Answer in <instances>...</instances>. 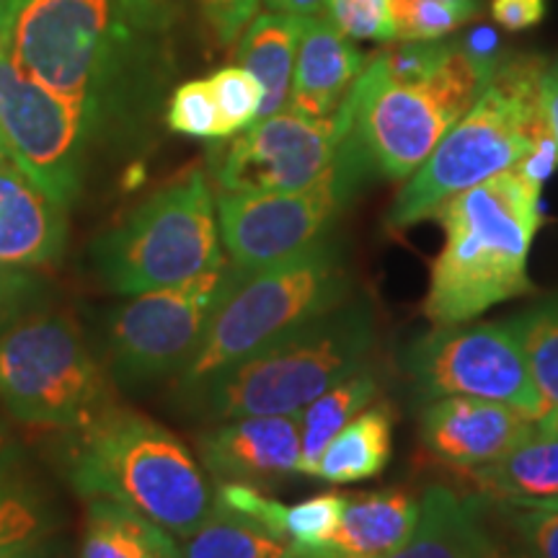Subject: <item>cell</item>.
<instances>
[{
  "label": "cell",
  "instance_id": "14",
  "mask_svg": "<svg viewBox=\"0 0 558 558\" xmlns=\"http://www.w3.org/2000/svg\"><path fill=\"white\" fill-rule=\"evenodd\" d=\"M349 197L352 190L341 179L303 192H218L215 207L230 267L248 275L318 246Z\"/></svg>",
  "mask_w": 558,
  "mask_h": 558
},
{
  "label": "cell",
  "instance_id": "44",
  "mask_svg": "<svg viewBox=\"0 0 558 558\" xmlns=\"http://www.w3.org/2000/svg\"><path fill=\"white\" fill-rule=\"evenodd\" d=\"M486 558H518V556H509V554H497V550H494V554H488Z\"/></svg>",
  "mask_w": 558,
  "mask_h": 558
},
{
  "label": "cell",
  "instance_id": "41",
  "mask_svg": "<svg viewBox=\"0 0 558 558\" xmlns=\"http://www.w3.org/2000/svg\"><path fill=\"white\" fill-rule=\"evenodd\" d=\"M19 458H21V448H19L16 437H13L9 424L0 418V465L13 463V460H19Z\"/></svg>",
  "mask_w": 558,
  "mask_h": 558
},
{
  "label": "cell",
  "instance_id": "15",
  "mask_svg": "<svg viewBox=\"0 0 558 558\" xmlns=\"http://www.w3.org/2000/svg\"><path fill=\"white\" fill-rule=\"evenodd\" d=\"M418 429L432 456L471 473L497 463L538 435V422L507 403L445 396L424 409Z\"/></svg>",
  "mask_w": 558,
  "mask_h": 558
},
{
  "label": "cell",
  "instance_id": "20",
  "mask_svg": "<svg viewBox=\"0 0 558 558\" xmlns=\"http://www.w3.org/2000/svg\"><path fill=\"white\" fill-rule=\"evenodd\" d=\"M494 550V541L481 522L478 501L437 484L418 501L414 533L386 558H486Z\"/></svg>",
  "mask_w": 558,
  "mask_h": 558
},
{
  "label": "cell",
  "instance_id": "31",
  "mask_svg": "<svg viewBox=\"0 0 558 558\" xmlns=\"http://www.w3.org/2000/svg\"><path fill=\"white\" fill-rule=\"evenodd\" d=\"M344 501V494L326 492L288 507V512H284V538L292 546L295 558H311L313 550L324 546L337 533Z\"/></svg>",
  "mask_w": 558,
  "mask_h": 558
},
{
  "label": "cell",
  "instance_id": "11",
  "mask_svg": "<svg viewBox=\"0 0 558 558\" xmlns=\"http://www.w3.org/2000/svg\"><path fill=\"white\" fill-rule=\"evenodd\" d=\"M407 369L427 399L463 396L525 411L538 422L541 396L514 318L437 326L411 344Z\"/></svg>",
  "mask_w": 558,
  "mask_h": 558
},
{
  "label": "cell",
  "instance_id": "29",
  "mask_svg": "<svg viewBox=\"0 0 558 558\" xmlns=\"http://www.w3.org/2000/svg\"><path fill=\"white\" fill-rule=\"evenodd\" d=\"M481 13V0H390L396 39H445Z\"/></svg>",
  "mask_w": 558,
  "mask_h": 558
},
{
  "label": "cell",
  "instance_id": "8",
  "mask_svg": "<svg viewBox=\"0 0 558 558\" xmlns=\"http://www.w3.org/2000/svg\"><path fill=\"white\" fill-rule=\"evenodd\" d=\"M220 243L213 186L205 171L194 169L99 235L90 246V264L107 290L140 295L226 264Z\"/></svg>",
  "mask_w": 558,
  "mask_h": 558
},
{
  "label": "cell",
  "instance_id": "2",
  "mask_svg": "<svg viewBox=\"0 0 558 558\" xmlns=\"http://www.w3.org/2000/svg\"><path fill=\"white\" fill-rule=\"evenodd\" d=\"M541 186L522 169H509L437 207L432 220L442 226L445 243L424 298L432 324H469L535 292L527 256L543 222Z\"/></svg>",
  "mask_w": 558,
  "mask_h": 558
},
{
  "label": "cell",
  "instance_id": "35",
  "mask_svg": "<svg viewBox=\"0 0 558 558\" xmlns=\"http://www.w3.org/2000/svg\"><path fill=\"white\" fill-rule=\"evenodd\" d=\"M509 507V525L533 558H558V512L535 507Z\"/></svg>",
  "mask_w": 558,
  "mask_h": 558
},
{
  "label": "cell",
  "instance_id": "36",
  "mask_svg": "<svg viewBox=\"0 0 558 558\" xmlns=\"http://www.w3.org/2000/svg\"><path fill=\"white\" fill-rule=\"evenodd\" d=\"M207 29L222 47L235 45L251 19L259 13L262 0H197Z\"/></svg>",
  "mask_w": 558,
  "mask_h": 558
},
{
  "label": "cell",
  "instance_id": "24",
  "mask_svg": "<svg viewBox=\"0 0 558 558\" xmlns=\"http://www.w3.org/2000/svg\"><path fill=\"white\" fill-rule=\"evenodd\" d=\"M469 476L505 505L558 497V435H533L497 463Z\"/></svg>",
  "mask_w": 558,
  "mask_h": 558
},
{
  "label": "cell",
  "instance_id": "39",
  "mask_svg": "<svg viewBox=\"0 0 558 558\" xmlns=\"http://www.w3.org/2000/svg\"><path fill=\"white\" fill-rule=\"evenodd\" d=\"M0 558H65V550L50 535V538H39L5 550V554H0Z\"/></svg>",
  "mask_w": 558,
  "mask_h": 558
},
{
  "label": "cell",
  "instance_id": "19",
  "mask_svg": "<svg viewBox=\"0 0 558 558\" xmlns=\"http://www.w3.org/2000/svg\"><path fill=\"white\" fill-rule=\"evenodd\" d=\"M418 501L403 488L347 497L337 533L311 558H386L414 533Z\"/></svg>",
  "mask_w": 558,
  "mask_h": 558
},
{
  "label": "cell",
  "instance_id": "25",
  "mask_svg": "<svg viewBox=\"0 0 558 558\" xmlns=\"http://www.w3.org/2000/svg\"><path fill=\"white\" fill-rule=\"evenodd\" d=\"M179 558H295V554L288 541L215 499L209 518L181 538Z\"/></svg>",
  "mask_w": 558,
  "mask_h": 558
},
{
  "label": "cell",
  "instance_id": "7",
  "mask_svg": "<svg viewBox=\"0 0 558 558\" xmlns=\"http://www.w3.org/2000/svg\"><path fill=\"white\" fill-rule=\"evenodd\" d=\"M354 279L329 239L288 262L248 271L233 282L215 308L202 344L179 373V396L215 373L251 357L262 347L300 329L352 295Z\"/></svg>",
  "mask_w": 558,
  "mask_h": 558
},
{
  "label": "cell",
  "instance_id": "12",
  "mask_svg": "<svg viewBox=\"0 0 558 558\" xmlns=\"http://www.w3.org/2000/svg\"><path fill=\"white\" fill-rule=\"evenodd\" d=\"M344 128L311 120L292 109L256 120L209 153V173L220 192H303L344 173Z\"/></svg>",
  "mask_w": 558,
  "mask_h": 558
},
{
  "label": "cell",
  "instance_id": "38",
  "mask_svg": "<svg viewBox=\"0 0 558 558\" xmlns=\"http://www.w3.org/2000/svg\"><path fill=\"white\" fill-rule=\"evenodd\" d=\"M541 109H543V120H546V130L550 140L556 145V156H558V60L556 62H546L541 75Z\"/></svg>",
  "mask_w": 558,
  "mask_h": 558
},
{
  "label": "cell",
  "instance_id": "16",
  "mask_svg": "<svg viewBox=\"0 0 558 558\" xmlns=\"http://www.w3.org/2000/svg\"><path fill=\"white\" fill-rule=\"evenodd\" d=\"M199 465L218 484L269 486L300 476V418L239 416L197 437Z\"/></svg>",
  "mask_w": 558,
  "mask_h": 558
},
{
  "label": "cell",
  "instance_id": "4",
  "mask_svg": "<svg viewBox=\"0 0 558 558\" xmlns=\"http://www.w3.org/2000/svg\"><path fill=\"white\" fill-rule=\"evenodd\" d=\"M375 341L373 308L367 300L349 298L215 373L181 399L213 422L298 414L329 388L373 365Z\"/></svg>",
  "mask_w": 558,
  "mask_h": 558
},
{
  "label": "cell",
  "instance_id": "26",
  "mask_svg": "<svg viewBox=\"0 0 558 558\" xmlns=\"http://www.w3.org/2000/svg\"><path fill=\"white\" fill-rule=\"evenodd\" d=\"M378 396V375L373 365L354 373L352 378L341 380L339 386L326 390L316 401H311L300 418V476H311L313 465L320 458L326 445L333 435L344 427L349 418H354L362 409H367Z\"/></svg>",
  "mask_w": 558,
  "mask_h": 558
},
{
  "label": "cell",
  "instance_id": "34",
  "mask_svg": "<svg viewBox=\"0 0 558 558\" xmlns=\"http://www.w3.org/2000/svg\"><path fill=\"white\" fill-rule=\"evenodd\" d=\"M39 305H47V282L32 269L0 264V331Z\"/></svg>",
  "mask_w": 558,
  "mask_h": 558
},
{
  "label": "cell",
  "instance_id": "9",
  "mask_svg": "<svg viewBox=\"0 0 558 558\" xmlns=\"http://www.w3.org/2000/svg\"><path fill=\"white\" fill-rule=\"evenodd\" d=\"M0 403L21 424L81 429L111 407L107 375L73 318L45 305L0 331Z\"/></svg>",
  "mask_w": 558,
  "mask_h": 558
},
{
  "label": "cell",
  "instance_id": "27",
  "mask_svg": "<svg viewBox=\"0 0 558 558\" xmlns=\"http://www.w3.org/2000/svg\"><path fill=\"white\" fill-rule=\"evenodd\" d=\"M522 349L541 396V435H558V295L514 316Z\"/></svg>",
  "mask_w": 558,
  "mask_h": 558
},
{
  "label": "cell",
  "instance_id": "5",
  "mask_svg": "<svg viewBox=\"0 0 558 558\" xmlns=\"http://www.w3.org/2000/svg\"><path fill=\"white\" fill-rule=\"evenodd\" d=\"M68 476L83 497H107L186 538L209 518L215 492L199 460L153 418L111 407L73 429Z\"/></svg>",
  "mask_w": 558,
  "mask_h": 558
},
{
  "label": "cell",
  "instance_id": "18",
  "mask_svg": "<svg viewBox=\"0 0 558 558\" xmlns=\"http://www.w3.org/2000/svg\"><path fill=\"white\" fill-rule=\"evenodd\" d=\"M367 60L326 13L303 19L288 109L311 120H333Z\"/></svg>",
  "mask_w": 558,
  "mask_h": 558
},
{
  "label": "cell",
  "instance_id": "33",
  "mask_svg": "<svg viewBox=\"0 0 558 558\" xmlns=\"http://www.w3.org/2000/svg\"><path fill=\"white\" fill-rule=\"evenodd\" d=\"M326 16L354 41H393L396 26L390 16V0H329Z\"/></svg>",
  "mask_w": 558,
  "mask_h": 558
},
{
  "label": "cell",
  "instance_id": "21",
  "mask_svg": "<svg viewBox=\"0 0 558 558\" xmlns=\"http://www.w3.org/2000/svg\"><path fill=\"white\" fill-rule=\"evenodd\" d=\"M300 29L303 19L267 9L256 13L239 37V65L246 68L262 86L259 120L288 109Z\"/></svg>",
  "mask_w": 558,
  "mask_h": 558
},
{
  "label": "cell",
  "instance_id": "6",
  "mask_svg": "<svg viewBox=\"0 0 558 558\" xmlns=\"http://www.w3.org/2000/svg\"><path fill=\"white\" fill-rule=\"evenodd\" d=\"M543 68L546 60L541 58L499 62L476 104L401 186L388 209V228L432 220L442 202L518 169L550 140L541 109Z\"/></svg>",
  "mask_w": 558,
  "mask_h": 558
},
{
  "label": "cell",
  "instance_id": "13",
  "mask_svg": "<svg viewBox=\"0 0 558 558\" xmlns=\"http://www.w3.org/2000/svg\"><path fill=\"white\" fill-rule=\"evenodd\" d=\"M0 135L19 163L54 202L70 209L81 197L96 145L60 96L26 78L0 45Z\"/></svg>",
  "mask_w": 558,
  "mask_h": 558
},
{
  "label": "cell",
  "instance_id": "28",
  "mask_svg": "<svg viewBox=\"0 0 558 558\" xmlns=\"http://www.w3.org/2000/svg\"><path fill=\"white\" fill-rule=\"evenodd\" d=\"M60 525L52 501L21 465H0V554L24 543L50 538Z\"/></svg>",
  "mask_w": 558,
  "mask_h": 558
},
{
  "label": "cell",
  "instance_id": "22",
  "mask_svg": "<svg viewBox=\"0 0 558 558\" xmlns=\"http://www.w3.org/2000/svg\"><path fill=\"white\" fill-rule=\"evenodd\" d=\"M393 448V411L388 403H369L349 418L313 465L311 478L326 484H354L380 476Z\"/></svg>",
  "mask_w": 558,
  "mask_h": 558
},
{
  "label": "cell",
  "instance_id": "3",
  "mask_svg": "<svg viewBox=\"0 0 558 558\" xmlns=\"http://www.w3.org/2000/svg\"><path fill=\"white\" fill-rule=\"evenodd\" d=\"M497 65L463 41L442 65L411 81H390L369 58L337 111L344 173L354 190L367 177L407 181L476 104Z\"/></svg>",
  "mask_w": 558,
  "mask_h": 558
},
{
  "label": "cell",
  "instance_id": "32",
  "mask_svg": "<svg viewBox=\"0 0 558 558\" xmlns=\"http://www.w3.org/2000/svg\"><path fill=\"white\" fill-rule=\"evenodd\" d=\"M166 124L171 132L199 140H222L218 104L207 81H186L171 90L166 104Z\"/></svg>",
  "mask_w": 558,
  "mask_h": 558
},
{
  "label": "cell",
  "instance_id": "10",
  "mask_svg": "<svg viewBox=\"0 0 558 558\" xmlns=\"http://www.w3.org/2000/svg\"><path fill=\"white\" fill-rule=\"evenodd\" d=\"M230 262L171 288L130 295L107 320V352L124 383L179 375L205 337L209 318L233 282Z\"/></svg>",
  "mask_w": 558,
  "mask_h": 558
},
{
  "label": "cell",
  "instance_id": "43",
  "mask_svg": "<svg viewBox=\"0 0 558 558\" xmlns=\"http://www.w3.org/2000/svg\"><path fill=\"white\" fill-rule=\"evenodd\" d=\"M512 507H535V509H550V512H558V497L527 501V505H512Z\"/></svg>",
  "mask_w": 558,
  "mask_h": 558
},
{
  "label": "cell",
  "instance_id": "1",
  "mask_svg": "<svg viewBox=\"0 0 558 558\" xmlns=\"http://www.w3.org/2000/svg\"><path fill=\"white\" fill-rule=\"evenodd\" d=\"M173 0H13L3 50L81 117L96 150L148 135L173 78Z\"/></svg>",
  "mask_w": 558,
  "mask_h": 558
},
{
  "label": "cell",
  "instance_id": "40",
  "mask_svg": "<svg viewBox=\"0 0 558 558\" xmlns=\"http://www.w3.org/2000/svg\"><path fill=\"white\" fill-rule=\"evenodd\" d=\"M262 3H267L269 11L290 13V16H298V19H308V16H324L326 3H329V0H262Z\"/></svg>",
  "mask_w": 558,
  "mask_h": 558
},
{
  "label": "cell",
  "instance_id": "37",
  "mask_svg": "<svg viewBox=\"0 0 558 558\" xmlns=\"http://www.w3.org/2000/svg\"><path fill=\"white\" fill-rule=\"evenodd\" d=\"M492 16L507 32L533 29L546 16V0H492Z\"/></svg>",
  "mask_w": 558,
  "mask_h": 558
},
{
  "label": "cell",
  "instance_id": "42",
  "mask_svg": "<svg viewBox=\"0 0 558 558\" xmlns=\"http://www.w3.org/2000/svg\"><path fill=\"white\" fill-rule=\"evenodd\" d=\"M11 9H13V0H0V41H3V34L9 29Z\"/></svg>",
  "mask_w": 558,
  "mask_h": 558
},
{
  "label": "cell",
  "instance_id": "23",
  "mask_svg": "<svg viewBox=\"0 0 558 558\" xmlns=\"http://www.w3.org/2000/svg\"><path fill=\"white\" fill-rule=\"evenodd\" d=\"M81 558H179V543L122 501L90 497Z\"/></svg>",
  "mask_w": 558,
  "mask_h": 558
},
{
  "label": "cell",
  "instance_id": "30",
  "mask_svg": "<svg viewBox=\"0 0 558 558\" xmlns=\"http://www.w3.org/2000/svg\"><path fill=\"white\" fill-rule=\"evenodd\" d=\"M207 83L215 96V104H218L222 140L239 135V132L259 120L262 86L246 68H220L218 73L209 75Z\"/></svg>",
  "mask_w": 558,
  "mask_h": 558
},
{
  "label": "cell",
  "instance_id": "17",
  "mask_svg": "<svg viewBox=\"0 0 558 558\" xmlns=\"http://www.w3.org/2000/svg\"><path fill=\"white\" fill-rule=\"evenodd\" d=\"M68 246V209L39 186L0 135V264L41 269Z\"/></svg>",
  "mask_w": 558,
  "mask_h": 558
}]
</instances>
